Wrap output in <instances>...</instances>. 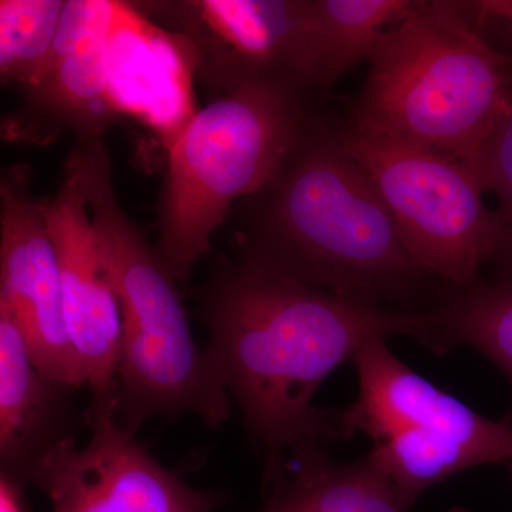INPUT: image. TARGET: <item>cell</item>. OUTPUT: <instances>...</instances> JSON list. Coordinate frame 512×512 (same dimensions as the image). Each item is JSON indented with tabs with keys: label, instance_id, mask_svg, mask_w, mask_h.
<instances>
[{
	"label": "cell",
	"instance_id": "6da1fadb",
	"mask_svg": "<svg viewBox=\"0 0 512 512\" xmlns=\"http://www.w3.org/2000/svg\"><path fill=\"white\" fill-rule=\"evenodd\" d=\"M208 348L249 439L264 460L262 494L286 480L293 458L343 440L340 409L316 393L360 349L416 338V309L315 288L239 256L218 255L198 293Z\"/></svg>",
	"mask_w": 512,
	"mask_h": 512
},
{
	"label": "cell",
	"instance_id": "7a4b0ae2",
	"mask_svg": "<svg viewBox=\"0 0 512 512\" xmlns=\"http://www.w3.org/2000/svg\"><path fill=\"white\" fill-rule=\"evenodd\" d=\"M227 222L235 255L315 288L403 309L429 306L447 288L407 254L339 124L312 106L271 180Z\"/></svg>",
	"mask_w": 512,
	"mask_h": 512
},
{
	"label": "cell",
	"instance_id": "3957f363",
	"mask_svg": "<svg viewBox=\"0 0 512 512\" xmlns=\"http://www.w3.org/2000/svg\"><path fill=\"white\" fill-rule=\"evenodd\" d=\"M367 63L343 126L477 170L512 104V56L478 28L468 2L421 0L384 32Z\"/></svg>",
	"mask_w": 512,
	"mask_h": 512
},
{
	"label": "cell",
	"instance_id": "277c9868",
	"mask_svg": "<svg viewBox=\"0 0 512 512\" xmlns=\"http://www.w3.org/2000/svg\"><path fill=\"white\" fill-rule=\"evenodd\" d=\"M70 156L123 319L117 419L134 434L154 417L194 416L218 429L231 417V396L207 350L195 345L177 284L117 200L104 141L74 144Z\"/></svg>",
	"mask_w": 512,
	"mask_h": 512
},
{
	"label": "cell",
	"instance_id": "5b68a950",
	"mask_svg": "<svg viewBox=\"0 0 512 512\" xmlns=\"http://www.w3.org/2000/svg\"><path fill=\"white\" fill-rule=\"evenodd\" d=\"M311 104L249 84L197 111L167 147L154 251L175 284L187 281L235 205L276 173Z\"/></svg>",
	"mask_w": 512,
	"mask_h": 512
},
{
	"label": "cell",
	"instance_id": "8992f818",
	"mask_svg": "<svg viewBox=\"0 0 512 512\" xmlns=\"http://www.w3.org/2000/svg\"><path fill=\"white\" fill-rule=\"evenodd\" d=\"M377 339L360 349L359 393L340 409L343 439L365 434L370 456L404 510L431 485L484 464L512 461V417L488 419L404 365Z\"/></svg>",
	"mask_w": 512,
	"mask_h": 512
},
{
	"label": "cell",
	"instance_id": "52a82bcc",
	"mask_svg": "<svg viewBox=\"0 0 512 512\" xmlns=\"http://www.w3.org/2000/svg\"><path fill=\"white\" fill-rule=\"evenodd\" d=\"M350 156L375 185L410 258L448 288L483 281L498 247L480 174L434 151L362 136L339 124Z\"/></svg>",
	"mask_w": 512,
	"mask_h": 512
},
{
	"label": "cell",
	"instance_id": "ba28073f",
	"mask_svg": "<svg viewBox=\"0 0 512 512\" xmlns=\"http://www.w3.org/2000/svg\"><path fill=\"white\" fill-rule=\"evenodd\" d=\"M138 12L181 40L212 100L268 84L311 104L312 0H150Z\"/></svg>",
	"mask_w": 512,
	"mask_h": 512
},
{
	"label": "cell",
	"instance_id": "9c48e42d",
	"mask_svg": "<svg viewBox=\"0 0 512 512\" xmlns=\"http://www.w3.org/2000/svg\"><path fill=\"white\" fill-rule=\"evenodd\" d=\"M89 443H64L47 454L29 483L52 512H214L222 495L185 484L141 446L117 419L116 396L92 399Z\"/></svg>",
	"mask_w": 512,
	"mask_h": 512
},
{
	"label": "cell",
	"instance_id": "30bf717a",
	"mask_svg": "<svg viewBox=\"0 0 512 512\" xmlns=\"http://www.w3.org/2000/svg\"><path fill=\"white\" fill-rule=\"evenodd\" d=\"M28 164L0 177V303L12 313L30 355L45 375L86 386L67 330L62 279L47 201L32 190Z\"/></svg>",
	"mask_w": 512,
	"mask_h": 512
},
{
	"label": "cell",
	"instance_id": "8fae6325",
	"mask_svg": "<svg viewBox=\"0 0 512 512\" xmlns=\"http://www.w3.org/2000/svg\"><path fill=\"white\" fill-rule=\"evenodd\" d=\"M111 18V0H66L52 55L3 117V140L33 147L66 133L76 143L103 140L121 116L107 66Z\"/></svg>",
	"mask_w": 512,
	"mask_h": 512
},
{
	"label": "cell",
	"instance_id": "7c38bea8",
	"mask_svg": "<svg viewBox=\"0 0 512 512\" xmlns=\"http://www.w3.org/2000/svg\"><path fill=\"white\" fill-rule=\"evenodd\" d=\"M62 279L67 330L92 399L116 393L123 319L104 268L82 177L67 157L62 184L47 201Z\"/></svg>",
	"mask_w": 512,
	"mask_h": 512
},
{
	"label": "cell",
	"instance_id": "4fadbf2b",
	"mask_svg": "<svg viewBox=\"0 0 512 512\" xmlns=\"http://www.w3.org/2000/svg\"><path fill=\"white\" fill-rule=\"evenodd\" d=\"M74 387L45 375L30 355L12 313L0 303V467L29 484L37 464L76 440L87 413Z\"/></svg>",
	"mask_w": 512,
	"mask_h": 512
},
{
	"label": "cell",
	"instance_id": "5bb4252c",
	"mask_svg": "<svg viewBox=\"0 0 512 512\" xmlns=\"http://www.w3.org/2000/svg\"><path fill=\"white\" fill-rule=\"evenodd\" d=\"M107 66L114 100L123 113L140 117L163 136L165 147L177 137L173 121L187 126L192 107L190 83L194 76L183 43L138 12L133 2H113L107 39Z\"/></svg>",
	"mask_w": 512,
	"mask_h": 512
},
{
	"label": "cell",
	"instance_id": "9a60e30c",
	"mask_svg": "<svg viewBox=\"0 0 512 512\" xmlns=\"http://www.w3.org/2000/svg\"><path fill=\"white\" fill-rule=\"evenodd\" d=\"M256 512H406L369 453L339 463L326 448L293 458L284 483Z\"/></svg>",
	"mask_w": 512,
	"mask_h": 512
},
{
	"label": "cell",
	"instance_id": "2e32d148",
	"mask_svg": "<svg viewBox=\"0 0 512 512\" xmlns=\"http://www.w3.org/2000/svg\"><path fill=\"white\" fill-rule=\"evenodd\" d=\"M417 342L437 353L470 346L493 362L512 384V278L467 288H447L420 309Z\"/></svg>",
	"mask_w": 512,
	"mask_h": 512
},
{
	"label": "cell",
	"instance_id": "e0dca14e",
	"mask_svg": "<svg viewBox=\"0 0 512 512\" xmlns=\"http://www.w3.org/2000/svg\"><path fill=\"white\" fill-rule=\"evenodd\" d=\"M421 0H312L313 86L328 92L349 70L369 62L384 32Z\"/></svg>",
	"mask_w": 512,
	"mask_h": 512
},
{
	"label": "cell",
	"instance_id": "ac0fdd59",
	"mask_svg": "<svg viewBox=\"0 0 512 512\" xmlns=\"http://www.w3.org/2000/svg\"><path fill=\"white\" fill-rule=\"evenodd\" d=\"M66 0L0 2V82L28 87L52 55Z\"/></svg>",
	"mask_w": 512,
	"mask_h": 512
},
{
	"label": "cell",
	"instance_id": "d6986e66",
	"mask_svg": "<svg viewBox=\"0 0 512 512\" xmlns=\"http://www.w3.org/2000/svg\"><path fill=\"white\" fill-rule=\"evenodd\" d=\"M477 171L487 194L498 201L495 278H512V104L478 158Z\"/></svg>",
	"mask_w": 512,
	"mask_h": 512
},
{
	"label": "cell",
	"instance_id": "ffe728a7",
	"mask_svg": "<svg viewBox=\"0 0 512 512\" xmlns=\"http://www.w3.org/2000/svg\"><path fill=\"white\" fill-rule=\"evenodd\" d=\"M25 481L0 473V512H30Z\"/></svg>",
	"mask_w": 512,
	"mask_h": 512
},
{
	"label": "cell",
	"instance_id": "44dd1931",
	"mask_svg": "<svg viewBox=\"0 0 512 512\" xmlns=\"http://www.w3.org/2000/svg\"><path fill=\"white\" fill-rule=\"evenodd\" d=\"M468 3L478 26L498 22L512 28V0H480Z\"/></svg>",
	"mask_w": 512,
	"mask_h": 512
}]
</instances>
